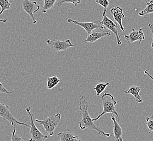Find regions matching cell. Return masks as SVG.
<instances>
[{"label": "cell", "mask_w": 153, "mask_h": 141, "mask_svg": "<svg viewBox=\"0 0 153 141\" xmlns=\"http://www.w3.org/2000/svg\"><path fill=\"white\" fill-rule=\"evenodd\" d=\"M88 104L86 99V98L84 96H82L80 98L79 106V109L82 114V119L79 122V126L81 130L88 129L90 130L96 131L99 135L109 137L110 136V134L105 133L102 130L94 124V121H93L88 112Z\"/></svg>", "instance_id": "1"}, {"label": "cell", "mask_w": 153, "mask_h": 141, "mask_svg": "<svg viewBox=\"0 0 153 141\" xmlns=\"http://www.w3.org/2000/svg\"><path fill=\"white\" fill-rule=\"evenodd\" d=\"M101 98L102 100L103 111L97 117L92 118L93 121L94 122L98 120L103 115L108 113L116 115V118L117 119L118 117V114L116 110V105L117 102L115 100L114 97L109 93H105L102 95Z\"/></svg>", "instance_id": "2"}, {"label": "cell", "mask_w": 153, "mask_h": 141, "mask_svg": "<svg viewBox=\"0 0 153 141\" xmlns=\"http://www.w3.org/2000/svg\"><path fill=\"white\" fill-rule=\"evenodd\" d=\"M61 119V115L60 113H57L56 115L49 116L42 120H39L36 119L35 121L42 125L45 130L52 136L53 135L56 126L58 125Z\"/></svg>", "instance_id": "3"}, {"label": "cell", "mask_w": 153, "mask_h": 141, "mask_svg": "<svg viewBox=\"0 0 153 141\" xmlns=\"http://www.w3.org/2000/svg\"><path fill=\"white\" fill-rule=\"evenodd\" d=\"M27 114L30 119V133L31 135V138H30V141H45L48 138V136L44 134L43 133L38 129L36 126L34 122V116L31 112V108L28 106L26 109Z\"/></svg>", "instance_id": "4"}, {"label": "cell", "mask_w": 153, "mask_h": 141, "mask_svg": "<svg viewBox=\"0 0 153 141\" xmlns=\"http://www.w3.org/2000/svg\"><path fill=\"white\" fill-rule=\"evenodd\" d=\"M46 42L51 49L55 53L67 50L70 47L74 46V45L72 44L70 39H67L64 41L59 40L56 39H54L53 40L48 39Z\"/></svg>", "instance_id": "5"}, {"label": "cell", "mask_w": 153, "mask_h": 141, "mask_svg": "<svg viewBox=\"0 0 153 141\" xmlns=\"http://www.w3.org/2000/svg\"><path fill=\"white\" fill-rule=\"evenodd\" d=\"M0 117L8 121L15 128L17 125H21L30 128V125L18 121L9 110V106L2 103H0Z\"/></svg>", "instance_id": "6"}, {"label": "cell", "mask_w": 153, "mask_h": 141, "mask_svg": "<svg viewBox=\"0 0 153 141\" xmlns=\"http://www.w3.org/2000/svg\"><path fill=\"white\" fill-rule=\"evenodd\" d=\"M68 22L70 24H74L82 27L85 30L88 34H90L94 30L97 29H104L105 27L103 26L100 21L96 20L93 22H80L78 21L68 19Z\"/></svg>", "instance_id": "7"}, {"label": "cell", "mask_w": 153, "mask_h": 141, "mask_svg": "<svg viewBox=\"0 0 153 141\" xmlns=\"http://www.w3.org/2000/svg\"><path fill=\"white\" fill-rule=\"evenodd\" d=\"M106 8H104L103 10L102 15H103V19L101 21V23L103 26L106 28L108 30L111 31L116 36L117 39V42L118 45H121L122 44L120 36L118 34L117 30V24H116L114 21L109 19L106 14Z\"/></svg>", "instance_id": "8"}, {"label": "cell", "mask_w": 153, "mask_h": 141, "mask_svg": "<svg viewBox=\"0 0 153 141\" xmlns=\"http://www.w3.org/2000/svg\"><path fill=\"white\" fill-rule=\"evenodd\" d=\"M22 7L25 12L30 15L32 20V23H37V21L34 14L40 9V6L38 4L36 1H31L30 0H22Z\"/></svg>", "instance_id": "9"}, {"label": "cell", "mask_w": 153, "mask_h": 141, "mask_svg": "<svg viewBox=\"0 0 153 141\" xmlns=\"http://www.w3.org/2000/svg\"><path fill=\"white\" fill-rule=\"evenodd\" d=\"M96 30H94L90 34H88L87 38L85 40L81 42L82 44L88 42V43H93L95 42L99 39H101L104 43H105L103 40L104 37L110 36L111 35L110 33L109 32V30H104V29H97Z\"/></svg>", "instance_id": "10"}, {"label": "cell", "mask_w": 153, "mask_h": 141, "mask_svg": "<svg viewBox=\"0 0 153 141\" xmlns=\"http://www.w3.org/2000/svg\"><path fill=\"white\" fill-rule=\"evenodd\" d=\"M124 40L127 44H131L136 41H139V44L145 39V36L142 28L136 30L135 28L132 29L131 32L129 34L124 35Z\"/></svg>", "instance_id": "11"}, {"label": "cell", "mask_w": 153, "mask_h": 141, "mask_svg": "<svg viewBox=\"0 0 153 141\" xmlns=\"http://www.w3.org/2000/svg\"><path fill=\"white\" fill-rule=\"evenodd\" d=\"M110 12L113 16L114 21L120 25V29L123 32H124L125 30L122 24V20L125 18V16L124 15L123 9H122L121 7L117 6L112 8V9H111Z\"/></svg>", "instance_id": "12"}, {"label": "cell", "mask_w": 153, "mask_h": 141, "mask_svg": "<svg viewBox=\"0 0 153 141\" xmlns=\"http://www.w3.org/2000/svg\"><path fill=\"white\" fill-rule=\"evenodd\" d=\"M60 141H80L81 138L78 136L74 134V131L69 129H66L58 133L57 134Z\"/></svg>", "instance_id": "13"}, {"label": "cell", "mask_w": 153, "mask_h": 141, "mask_svg": "<svg viewBox=\"0 0 153 141\" xmlns=\"http://www.w3.org/2000/svg\"><path fill=\"white\" fill-rule=\"evenodd\" d=\"M111 119L114 123V137L115 140L116 141H123V131L122 128L116 121V118H115L114 115L111 116Z\"/></svg>", "instance_id": "14"}, {"label": "cell", "mask_w": 153, "mask_h": 141, "mask_svg": "<svg viewBox=\"0 0 153 141\" xmlns=\"http://www.w3.org/2000/svg\"><path fill=\"white\" fill-rule=\"evenodd\" d=\"M141 91V88L138 86L133 85L130 87L128 90H124V93L127 94H131L133 95L135 98V100L137 103H142L143 102V99L140 95V92Z\"/></svg>", "instance_id": "15"}, {"label": "cell", "mask_w": 153, "mask_h": 141, "mask_svg": "<svg viewBox=\"0 0 153 141\" xmlns=\"http://www.w3.org/2000/svg\"><path fill=\"white\" fill-rule=\"evenodd\" d=\"M60 82V80L58 78V76L55 75L48 77L47 79L46 88L48 90L52 89L55 86H56Z\"/></svg>", "instance_id": "16"}, {"label": "cell", "mask_w": 153, "mask_h": 141, "mask_svg": "<svg viewBox=\"0 0 153 141\" xmlns=\"http://www.w3.org/2000/svg\"><path fill=\"white\" fill-rule=\"evenodd\" d=\"M153 13V0L146 4V7L143 10L138 13V15L140 16H144L146 14Z\"/></svg>", "instance_id": "17"}, {"label": "cell", "mask_w": 153, "mask_h": 141, "mask_svg": "<svg viewBox=\"0 0 153 141\" xmlns=\"http://www.w3.org/2000/svg\"><path fill=\"white\" fill-rule=\"evenodd\" d=\"M44 6L41 9V12L43 13H46L47 10L53 8L57 0H43Z\"/></svg>", "instance_id": "18"}, {"label": "cell", "mask_w": 153, "mask_h": 141, "mask_svg": "<svg viewBox=\"0 0 153 141\" xmlns=\"http://www.w3.org/2000/svg\"><path fill=\"white\" fill-rule=\"evenodd\" d=\"M110 85V84L109 82H105V83H99L97 84L94 87L95 91H96V95L97 97H99L103 91L105 90L106 87Z\"/></svg>", "instance_id": "19"}, {"label": "cell", "mask_w": 153, "mask_h": 141, "mask_svg": "<svg viewBox=\"0 0 153 141\" xmlns=\"http://www.w3.org/2000/svg\"><path fill=\"white\" fill-rule=\"evenodd\" d=\"M0 7L1 8L0 15H1L6 10L11 9V4L9 0H0Z\"/></svg>", "instance_id": "20"}, {"label": "cell", "mask_w": 153, "mask_h": 141, "mask_svg": "<svg viewBox=\"0 0 153 141\" xmlns=\"http://www.w3.org/2000/svg\"><path fill=\"white\" fill-rule=\"evenodd\" d=\"M146 125L147 126L148 132L149 134L153 133V116L146 117Z\"/></svg>", "instance_id": "21"}, {"label": "cell", "mask_w": 153, "mask_h": 141, "mask_svg": "<svg viewBox=\"0 0 153 141\" xmlns=\"http://www.w3.org/2000/svg\"><path fill=\"white\" fill-rule=\"evenodd\" d=\"M82 0H60L57 3V6H61L64 3H71L74 4L75 6H76L81 2Z\"/></svg>", "instance_id": "22"}, {"label": "cell", "mask_w": 153, "mask_h": 141, "mask_svg": "<svg viewBox=\"0 0 153 141\" xmlns=\"http://www.w3.org/2000/svg\"><path fill=\"white\" fill-rule=\"evenodd\" d=\"M11 141H24V139L21 138L20 136L18 134L16 133V129H15V127H14V129L13 130V132H12V139H11Z\"/></svg>", "instance_id": "23"}, {"label": "cell", "mask_w": 153, "mask_h": 141, "mask_svg": "<svg viewBox=\"0 0 153 141\" xmlns=\"http://www.w3.org/2000/svg\"><path fill=\"white\" fill-rule=\"evenodd\" d=\"M96 2L103 7L104 8H107L109 6L108 0H96Z\"/></svg>", "instance_id": "24"}, {"label": "cell", "mask_w": 153, "mask_h": 141, "mask_svg": "<svg viewBox=\"0 0 153 141\" xmlns=\"http://www.w3.org/2000/svg\"><path fill=\"white\" fill-rule=\"evenodd\" d=\"M148 27L150 32V41H151V46L153 48V24H149L148 26Z\"/></svg>", "instance_id": "25"}, {"label": "cell", "mask_w": 153, "mask_h": 141, "mask_svg": "<svg viewBox=\"0 0 153 141\" xmlns=\"http://www.w3.org/2000/svg\"><path fill=\"white\" fill-rule=\"evenodd\" d=\"M0 93L6 94H12V92L7 90L4 86L0 82Z\"/></svg>", "instance_id": "26"}, {"label": "cell", "mask_w": 153, "mask_h": 141, "mask_svg": "<svg viewBox=\"0 0 153 141\" xmlns=\"http://www.w3.org/2000/svg\"><path fill=\"white\" fill-rule=\"evenodd\" d=\"M144 74H147V75L148 76H149V78H150V79H151L153 81V76H152L151 75H150V74L148 72V70H146L145 71H144Z\"/></svg>", "instance_id": "27"}, {"label": "cell", "mask_w": 153, "mask_h": 141, "mask_svg": "<svg viewBox=\"0 0 153 141\" xmlns=\"http://www.w3.org/2000/svg\"><path fill=\"white\" fill-rule=\"evenodd\" d=\"M7 21V19H0V23L1 22H3V23H6Z\"/></svg>", "instance_id": "28"}]
</instances>
